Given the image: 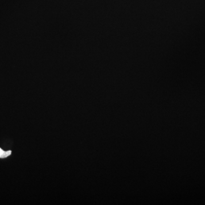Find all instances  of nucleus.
Here are the masks:
<instances>
[{"mask_svg": "<svg viewBox=\"0 0 205 205\" xmlns=\"http://www.w3.org/2000/svg\"><path fill=\"white\" fill-rule=\"evenodd\" d=\"M11 150L4 151L1 148H0V158H6V157L9 156L11 154Z\"/></svg>", "mask_w": 205, "mask_h": 205, "instance_id": "nucleus-1", "label": "nucleus"}]
</instances>
